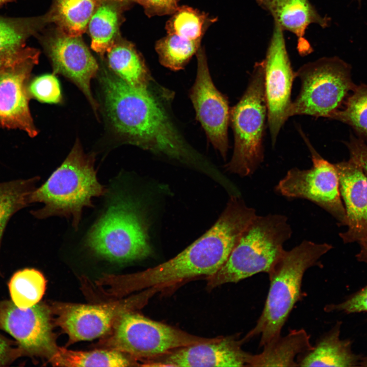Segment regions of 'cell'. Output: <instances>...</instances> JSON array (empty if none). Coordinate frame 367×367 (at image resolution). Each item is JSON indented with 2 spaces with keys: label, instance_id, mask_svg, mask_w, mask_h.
Instances as JSON below:
<instances>
[{
  "label": "cell",
  "instance_id": "obj_1",
  "mask_svg": "<svg viewBox=\"0 0 367 367\" xmlns=\"http://www.w3.org/2000/svg\"><path fill=\"white\" fill-rule=\"evenodd\" d=\"M108 116L130 144L182 162L192 154L148 89H138L106 71L101 77Z\"/></svg>",
  "mask_w": 367,
  "mask_h": 367
},
{
  "label": "cell",
  "instance_id": "obj_2",
  "mask_svg": "<svg viewBox=\"0 0 367 367\" xmlns=\"http://www.w3.org/2000/svg\"><path fill=\"white\" fill-rule=\"evenodd\" d=\"M332 248L327 243L305 240L285 250L268 274L270 287L263 311L255 326L242 339L244 343L260 336L263 347L281 335L282 329L295 304L301 297L305 272L321 266V257Z\"/></svg>",
  "mask_w": 367,
  "mask_h": 367
},
{
  "label": "cell",
  "instance_id": "obj_3",
  "mask_svg": "<svg viewBox=\"0 0 367 367\" xmlns=\"http://www.w3.org/2000/svg\"><path fill=\"white\" fill-rule=\"evenodd\" d=\"M95 160V155L85 153L76 140L61 166L29 195L30 204H44L40 209L31 211V214L39 219L57 216L71 218L72 226L76 230L83 209L93 206L92 198L107 192L97 179Z\"/></svg>",
  "mask_w": 367,
  "mask_h": 367
},
{
  "label": "cell",
  "instance_id": "obj_4",
  "mask_svg": "<svg viewBox=\"0 0 367 367\" xmlns=\"http://www.w3.org/2000/svg\"><path fill=\"white\" fill-rule=\"evenodd\" d=\"M230 247L224 234L211 227L204 234L170 259L144 271L113 277L116 295L147 289L151 294L194 278L209 277L227 259Z\"/></svg>",
  "mask_w": 367,
  "mask_h": 367
},
{
  "label": "cell",
  "instance_id": "obj_5",
  "mask_svg": "<svg viewBox=\"0 0 367 367\" xmlns=\"http://www.w3.org/2000/svg\"><path fill=\"white\" fill-rule=\"evenodd\" d=\"M292 234L285 216L256 215L223 265L214 274L205 278L207 290L237 283L259 273H269L284 254V244Z\"/></svg>",
  "mask_w": 367,
  "mask_h": 367
},
{
  "label": "cell",
  "instance_id": "obj_6",
  "mask_svg": "<svg viewBox=\"0 0 367 367\" xmlns=\"http://www.w3.org/2000/svg\"><path fill=\"white\" fill-rule=\"evenodd\" d=\"M117 196L91 227L86 245L95 254L115 263L146 258L151 248L144 219L131 199Z\"/></svg>",
  "mask_w": 367,
  "mask_h": 367
},
{
  "label": "cell",
  "instance_id": "obj_7",
  "mask_svg": "<svg viewBox=\"0 0 367 367\" xmlns=\"http://www.w3.org/2000/svg\"><path fill=\"white\" fill-rule=\"evenodd\" d=\"M268 120L263 61L255 63L248 85L239 102L230 111L234 145L225 165L230 173L241 177L253 174L264 158L263 139Z\"/></svg>",
  "mask_w": 367,
  "mask_h": 367
},
{
  "label": "cell",
  "instance_id": "obj_8",
  "mask_svg": "<svg viewBox=\"0 0 367 367\" xmlns=\"http://www.w3.org/2000/svg\"><path fill=\"white\" fill-rule=\"evenodd\" d=\"M301 82L292 102L290 117L308 115L330 118L356 87L351 66L336 57H323L301 66L295 72Z\"/></svg>",
  "mask_w": 367,
  "mask_h": 367
},
{
  "label": "cell",
  "instance_id": "obj_9",
  "mask_svg": "<svg viewBox=\"0 0 367 367\" xmlns=\"http://www.w3.org/2000/svg\"><path fill=\"white\" fill-rule=\"evenodd\" d=\"M109 332L111 334L103 339V346L145 361L179 348L213 342L220 338L196 336L132 310L120 314Z\"/></svg>",
  "mask_w": 367,
  "mask_h": 367
},
{
  "label": "cell",
  "instance_id": "obj_10",
  "mask_svg": "<svg viewBox=\"0 0 367 367\" xmlns=\"http://www.w3.org/2000/svg\"><path fill=\"white\" fill-rule=\"evenodd\" d=\"M300 134L311 153L312 167L291 169L275 187L276 192L289 198L309 200L333 216L339 226H347V217L341 199L339 180L334 164L323 158L306 137Z\"/></svg>",
  "mask_w": 367,
  "mask_h": 367
},
{
  "label": "cell",
  "instance_id": "obj_11",
  "mask_svg": "<svg viewBox=\"0 0 367 367\" xmlns=\"http://www.w3.org/2000/svg\"><path fill=\"white\" fill-rule=\"evenodd\" d=\"M268 126L272 145L290 118L291 91L295 76L287 52L283 31L274 23L266 56L262 60Z\"/></svg>",
  "mask_w": 367,
  "mask_h": 367
},
{
  "label": "cell",
  "instance_id": "obj_12",
  "mask_svg": "<svg viewBox=\"0 0 367 367\" xmlns=\"http://www.w3.org/2000/svg\"><path fill=\"white\" fill-rule=\"evenodd\" d=\"M51 307L38 303L25 309L0 301V329L15 340L22 356L51 358L58 349L53 332Z\"/></svg>",
  "mask_w": 367,
  "mask_h": 367
},
{
  "label": "cell",
  "instance_id": "obj_13",
  "mask_svg": "<svg viewBox=\"0 0 367 367\" xmlns=\"http://www.w3.org/2000/svg\"><path fill=\"white\" fill-rule=\"evenodd\" d=\"M40 52L32 48L24 56L0 69V127L19 129L34 138L38 134L32 116L28 85Z\"/></svg>",
  "mask_w": 367,
  "mask_h": 367
},
{
  "label": "cell",
  "instance_id": "obj_14",
  "mask_svg": "<svg viewBox=\"0 0 367 367\" xmlns=\"http://www.w3.org/2000/svg\"><path fill=\"white\" fill-rule=\"evenodd\" d=\"M197 71L190 96L196 118L213 146L225 159L228 149L227 128L230 110L227 98L212 80L204 49L196 53Z\"/></svg>",
  "mask_w": 367,
  "mask_h": 367
},
{
  "label": "cell",
  "instance_id": "obj_15",
  "mask_svg": "<svg viewBox=\"0 0 367 367\" xmlns=\"http://www.w3.org/2000/svg\"><path fill=\"white\" fill-rule=\"evenodd\" d=\"M56 29L41 39L53 73L61 74L73 82L97 114L98 106L92 95L91 82L97 73L98 63L81 36H70Z\"/></svg>",
  "mask_w": 367,
  "mask_h": 367
},
{
  "label": "cell",
  "instance_id": "obj_16",
  "mask_svg": "<svg viewBox=\"0 0 367 367\" xmlns=\"http://www.w3.org/2000/svg\"><path fill=\"white\" fill-rule=\"evenodd\" d=\"M139 298L97 305L56 303L51 308L57 315L56 324L68 335L69 344L109 332L119 315L132 310Z\"/></svg>",
  "mask_w": 367,
  "mask_h": 367
},
{
  "label": "cell",
  "instance_id": "obj_17",
  "mask_svg": "<svg viewBox=\"0 0 367 367\" xmlns=\"http://www.w3.org/2000/svg\"><path fill=\"white\" fill-rule=\"evenodd\" d=\"M244 344L237 335L221 336L215 342L176 349L147 361L145 366H244L249 353L242 348Z\"/></svg>",
  "mask_w": 367,
  "mask_h": 367
},
{
  "label": "cell",
  "instance_id": "obj_18",
  "mask_svg": "<svg viewBox=\"0 0 367 367\" xmlns=\"http://www.w3.org/2000/svg\"><path fill=\"white\" fill-rule=\"evenodd\" d=\"M334 165L348 226L339 235L344 243H359L367 239V176L351 158Z\"/></svg>",
  "mask_w": 367,
  "mask_h": 367
},
{
  "label": "cell",
  "instance_id": "obj_19",
  "mask_svg": "<svg viewBox=\"0 0 367 367\" xmlns=\"http://www.w3.org/2000/svg\"><path fill=\"white\" fill-rule=\"evenodd\" d=\"M261 9L273 17L274 23L284 32H290L297 38V49L302 56L313 51L305 38L306 30L311 24L323 28L330 24V18L322 16L309 0H255Z\"/></svg>",
  "mask_w": 367,
  "mask_h": 367
},
{
  "label": "cell",
  "instance_id": "obj_20",
  "mask_svg": "<svg viewBox=\"0 0 367 367\" xmlns=\"http://www.w3.org/2000/svg\"><path fill=\"white\" fill-rule=\"evenodd\" d=\"M341 324V322H337L311 349L299 355L298 366H361L364 357L353 352L350 340L340 338Z\"/></svg>",
  "mask_w": 367,
  "mask_h": 367
},
{
  "label": "cell",
  "instance_id": "obj_21",
  "mask_svg": "<svg viewBox=\"0 0 367 367\" xmlns=\"http://www.w3.org/2000/svg\"><path fill=\"white\" fill-rule=\"evenodd\" d=\"M46 15L27 17L0 16V69L19 60L32 47L26 42L47 24Z\"/></svg>",
  "mask_w": 367,
  "mask_h": 367
},
{
  "label": "cell",
  "instance_id": "obj_22",
  "mask_svg": "<svg viewBox=\"0 0 367 367\" xmlns=\"http://www.w3.org/2000/svg\"><path fill=\"white\" fill-rule=\"evenodd\" d=\"M257 354L249 353L246 366H298L297 357L312 348L310 336L303 329H294L263 347Z\"/></svg>",
  "mask_w": 367,
  "mask_h": 367
},
{
  "label": "cell",
  "instance_id": "obj_23",
  "mask_svg": "<svg viewBox=\"0 0 367 367\" xmlns=\"http://www.w3.org/2000/svg\"><path fill=\"white\" fill-rule=\"evenodd\" d=\"M107 54L109 66L115 75L133 87L148 89V70L132 42L120 37Z\"/></svg>",
  "mask_w": 367,
  "mask_h": 367
},
{
  "label": "cell",
  "instance_id": "obj_24",
  "mask_svg": "<svg viewBox=\"0 0 367 367\" xmlns=\"http://www.w3.org/2000/svg\"><path fill=\"white\" fill-rule=\"evenodd\" d=\"M126 8L112 0H100L93 13L87 29L91 40V47L103 55L120 37L122 12Z\"/></svg>",
  "mask_w": 367,
  "mask_h": 367
},
{
  "label": "cell",
  "instance_id": "obj_25",
  "mask_svg": "<svg viewBox=\"0 0 367 367\" xmlns=\"http://www.w3.org/2000/svg\"><path fill=\"white\" fill-rule=\"evenodd\" d=\"M100 0H53L46 13L48 23L72 36H81Z\"/></svg>",
  "mask_w": 367,
  "mask_h": 367
},
{
  "label": "cell",
  "instance_id": "obj_26",
  "mask_svg": "<svg viewBox=\"0 0 367 367\" xmlns=\"http://www.w3.org/2000/svg\"><path fill=\"white\" fill-rule=\"evenodd\" d=\"M130 357L112 349L76 351L58 347L48 361L59 366L119 367L132 365L134 362Z\"/></svg>",
  "mask_w": 367,
  "mask_h": 367
},
{
  "label": "cell",
  "instance_id": "obj_27",
  "mask_svg": "<svg viewBox=\"0 0 367 367\" xmlns=\"http://www.w3.org/2000/svg\"><path fill=\"white\" fill-rule=\"evenodd\" d=\"M39 176L0 182V251L6 226L17 212L28 206L29 197L36 189ZM0 275H2L0 269Z\"/></svg>",
  "mask_w": 367,
  "mask_h": 367
},
{
  "label": "cell",
  "instance_id": "obj_28",
  "mask_svg": "<svg viewBox=\"0 0 367 367\" xmlns=\"http://www.w3.org/2000/svg\"><path fill=\"white\" fill-rule=\"evenodd\" d=\"M8 285L11 301L25 309L39 303L45 291L46 280L38 270L25 268L14 273Z\"/></svg>",
  "mask_w": 367,
  "mask_h": 367
},
{
  "label": "cell",
  "instance_id": "obj_29",
  "mask_svg": "<svg viewBox=\"0 0 367 367\" xmlns=\"http://www.w3.org/2000/svg\"><path fill=\"white\" fill-rule=\"evenodd\" d=\"M201 40H191L173 34L158 40L155 45L159 61L164 66L177 71L184 69L200 47Z\"/></svg>",
  "mask_w": 367,
  "mask_h": 367
},
{
  "label": "cell",
  "instance_id": "obj_30",
  "mask_svg": "<svg viewBox=\"0 0 367 367\" xmlns=\"http://www.w3.org/2000/svg\"><path fill=\"white\" fill-rule=\"evenodd\" d=\"M166 24L167 34L191 40H201L208 25L215 19L203 12L188 6L178 7Z\"/></svg>",
  "mask_w": 367,
  "mask_h": 367
},
{
  "label": "cell",
  "instance_id": "obj_31",
  "mask_svg": "<svg viewBox=\"0 0 367 367\" xmlns=\"http://www.w3.org/2000/svg\"><path fill=\"white\" fill-rule=\"evenodd\" d=\"M344 106L330 119L349 125L359 138L367 139V85H356Z\"/></svg>",
  "mask_w": 367,
  "mask_h": 367
},
{
  "label": "cell",
  "instance_id": "obj_32",
  "mask_svg": "<svg viewBox=\"0 0 367 367\" xmlns=\"http://www.w3.org/2000/svg\"><path fill=\"white\" fill-rule=\"evenodd\" d=\"M28 90L31 98L41 102L57 103L62 99L60 83L54 73L35 77L29 82Z\"/></svg>",
  "mask_w": 367,
  "mask_h": 367
},
{
  "label": "cell",
  "instance_id": "obj_33",
  "mask_svg": "<svg viewBox=\"0 0 367 367\" xmlns=\"http://www.w3.org/2000/svg\"><path fill=\"white\" fill-rule=\"evenodd\" d=\"M326 312L340 311L347 314L367 312V285L337 304L327 305Z\"/></svg>",
  "mask_w": 367,
  "mask_h": 367
},
{
  "label": "cell",
  "instance_id": "obj_34",
  "mask_svg": "<svg viewBox=\"0 0 367 367\" xmlns=\"http://www.w3.org/2000/svg\"><path fill=\"white\" fill-rule=\"evenodd\" d=\"M180 0H133L144 8L148 17L171 15L179 7Z\"/></svg>",
  "mask_w": 367,
  "mask_h": 367
},
{
  "label": "cell",
  "instance_id": "obj_35",
  "mask_svg": "<svg viewBox=\"0 0 367 367\" xmlns=\"http://www.w3.org/2000/svg\"><path fill=\"white\" fill-rule=\"evenodd\" d=\"M350 158L362 169L367 176V145L364 140L351 135L349 141L345 143Z\"/></svg>",
  "mask_w": 367,
  "mask_h": 367
},
{
  "label": "cell",
  "instance_id": "obj_36",
  "mask_svg": "<svg viewBox=\"0 0 367 367\" xmlns=\"http://www.w3.org/2000/svg\"><path fill=\"white\" fill-rule=\"evenodd\" d=\"M21 356L17 343L0 334V366H8Z\"/></svg>",
  "mask_w": 367,
  "mask_h": 367
},
{
  "label": "cell",
  "instance_id": "obj_37",
  "mask_svg": "<svg viewBox=\"0 0 367 367\" xmlns=\"http://www.w3.org/2000/svg\"><path fill=\"white\" fill-rule=\"evenodd\" d=\"M359 244L360 249L356 255V257L359 261L367 264V239Z\"/></svg>",
  "mask_w": 367,
  "mask_h": 367
},
{
  "label": "cell",
  "instance_id": "obj_38",
  "mask_svg": "<svg viewBox=\"0 0 367 367\" xmlns=\"http://www.w3.org/2000/svg\"><path fill=\"white\" fill-rule=\"evenodd\" d=\"M121 5L125 8H127L131 4L134 2L133 0H112Z\"/></svg>",
  "mask_w": 367,
  "mask_h": 367
},
{
  "label": "cell",
  "instance_id": "obj_39",
  "mask_svg": "<svg viewBox=\"0 0 367 367\" xmlns=\"http://www.w3.org/2000/svg\"><path fill=\"white\" fill-rule=\"evenodd\" d=\"M16 1V0H0V8L8 3L12 2L13 1Z\"/></svg>",
  "mask_w": 367,
  "mask_h": 367
},
{
  "label": "cell",
  "instance_id": "obj_40",
  "mask_svg": "<svg viewBox=\"0 0 367 367\" xmlns=\"http://www.w3.org/2000/svg\"><path fill=\"white\" fill-rule=\"evenodd\" d=\"M357 1L359 3H360V2L361 1V0H357Z\"/></svg>",
  "mask_w": 367,
  "mask_h": 367
}]
</instances>
